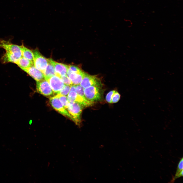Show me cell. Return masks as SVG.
<instances>
[{
  "instance_id": "8fae6325",
  "label": "cell",
  "mask_w": 183,
  "mask_h": 183,
  "mask_svg": "<svg viewBox=\"0 0 183 183\" xmlns=\"http://www.w3.org/2000/svg\"><path fill=\"white\" fill-rule=\"evenodd\" d=\"M85 73L84 71L80 73H67L66 75L71 80L73 85H76L80 84Z\"/></svg>"
},
{
  "instance_id": "5bb4252c",
  "label": "cell",
  "mask_w": 183,
  "mask_h": 183,
  "mask_svg": "<svg viewBox=\"0 0 183 183\" xmlns=\"http://www.w3.org/2000/svg\"><path fill=\"white\" fill-rule=\"evenodd\" d=\"M19 58L12 54L6 52L2 56L1 60L4 63L10 62L16 64Z\"/></svg>"
},
{
  "instance_id": "52a82bcc",
  "label": "cell",
  "mask_w": 183,
  "mask_h": 183,
  "mask_svg": "<svg viewBox=\"0 0 183 183\" xmlns=\"http://www.w3.org/2000/svg\"><path fill=\"white\" fill-rule=\"evenodd\" d=\"M36 89L38 93L47 97H50L54 95V93L50 85L45 79L37 82Z\"/></svg>"
},
{
  "instance_id": "9a60e30c",
  "label": "cell",
  "mask_w": 183,
  "mask_h": 183,
  "mask_svg": "<svg viewBox=\"0 0 183 183\" xmlns=\"http://www.w3.org/2000/svg\"><path fill=\"white\" fill-rule=\"evenodd\" d=\"M22 56L33 62V55L32 51L22 45L20 46Z\"/></svg>"
},
{
  "instance_id": "ba28073f",
  "label": "cell",
  "mask_w": 183,
  "mask_h": 183,
  "mask_svg": "<svg viewBox=\"0 0 183 183\" xmlns=\"http://www.w3.org/2000/svg\"><path fill=\"white\" fill-rule=\"evenodd\" d=\"M50 85L54 93H58L64 87V84L59 77L55 75L46 79Z\"/></svg>"
},
{
  "instance_id": "7c38bea8",
  "label": "cell",
  "mask_w": 183,
  "mask_h": 183,
  "mask_svg": "<svg viewBox=\"0 0 183 183\" xmlns=\"http://www.w3.org/2000/svg\"><path fill=\"white\" fill-rule=\"evenodd\" d=\"M48 60L47 66L43 73L45 79L53 76L56 75L54 66L51 61V58L48 59Z\"/></svg>"
},
{
  "instance_id": "9c48e42d",
  "label": "cell",
  "mask_w": 183,
  "mask_h": 183,
  "mask_svg": "<svg viewBox=\"0 0 183 183\" xmlns=\"http://www.w3.org/2000/svg\"><path fill=\"white\" fill-rule=\"evenodd\" d=\"M21 69L28 74L37 82L45 79L43 73L37 69L34 65L28 68Z\"/></svg>"
},
{
  "instance_id": "d6986e66",
  "label": "cell",
  "mask_w": 183,
  "mask_h": 183,
  "mask_svg": "<svg viewBox=\"0 0 183 183\" xmlns=\"http://www.w3.org/2000/svg\"><path fill=\"white\" fill-rule=\"evenodd\" d=\"M70 85H65L58 93L64 96L68 95L70 91Z\"/></svg>"
},
{
  "instance_id": "5b68a950",
  "label": "cell",
  "mask_w": 183,
  "mask_h": 183,
  "mask_svg": "<svg viewBox=\"0 0 183 183\" xmlns=\"http://www.w3.org/2000/svg\"><path fill=\"white\" fill-rule=\"evenodd\" d=\"M49 102L55 110L73 121L72 117L63 106L58 97L55 96L51 97L50 98Z\"/></svg>"
},
{
  "instance_id": "ac0fdd59",
  "label": "cell",
  "mask_w": 183,
  "mask_h": 183,
  "mask_svg": "<svg viewBox=\"0 0 183 183\" xmlns=\"http://www.w3.org/2000/svg\"><path fill=\"white\" fill-rule=\"evenodd\" d=\"M83 72V71L77 66L73 65H71L69 66L67 73H80Z\"/></svg>"
},
{
  "instance_id": "603a6c76",
  "label": "cell",
  "mask_w": 183,
  "mask_h": 183,
  "mask_svg": "<svg viewBox=\"0 0 183 183\" xmlns=\"http://www.w3.org/2000/svg\"><path fill=\"white\" fill-rule=\"evenodd\" d=\"M115 91V90H112L109 92L107 94L105 99L106 101L109 103H112V96Z\"/></svg>"
},
{
  "instance_id": "7402d4cb",
  "label": "cell",
  "mask_w": 183,
  "mask_h": 183,
  "mask_svg": "<svg viewBox=\"0 0 183 183\" xmlns=\"http://www.w3.org/2000/svg\"><path fill=\"white\" fill-rule=\"evenodd\" d=\"M183 158L182 157L178 164L177 170L174 176H176L183 169Z\"/></svg>"
},
{
  "instance_id": "277c9868",
  "label": "cell",
  "mask_w": 183,
  "mask_h": 183,
  "mask_svg": "<svg viewBox=\"0 0 183 183\" xmlns=\"http://www.w3.org/2000/svg\"><path fill=\"white\" fill-rule=\"evenodd\" d=\"M0 47L17 58L22 57L20 46L13 44L8 41L2 40L0 41Z\"/></svg>"
},
{
  "instance_id": "7a4b0ae2",
  "label": "cell",
  "mask_w": 183,
  "mask_h": 183,
  "mask_svg": "<svg viewBox=\"0 0 183 183\" xmlns=\"http://www.w3.org/2000/svg\"><path fill=\"white\" fill-rule=\"evenodd\" d=\"M85 107L82 104L76 102H70L66 109L72 117L75 124L80 126L81 123V114L83 109Z\"/></svg>"
},
{
  "instance_id": "cb8c5ba5",
  "label": "cell",
  "mask_w": 183,
  "mask_h": 183,
  "mask_svg": "<svg viewBox=\"0 0 183 183\" xmlns=\"http://www.w3.org/2000/svg\"><path fill=\"white\" fill-rule=\"evenodd\" d=\"M183 175V170L181 171L177 175L175 176H174L171 181H173H173H174L176 179L180 177H182Z\"/></svg>"
},
{
  "instance_id": "30bf717a",
  "label": "cell",
  "mask_w": 183,
  "mask_h": 183,
  "mask_svg": "<svg viewBox=\"0 0 183 183\" xmlns=\"http://www.w3.org/2000/svg\"><path fill=\"white\" fill-rule=\"evenodd\" d=\"M51 61L54 66L56 75L60 78L62 76L67 75L69 65L56 62L51 58Z\"/></svg>"
},
{
  "instance_id": "e0dca14e",
  "label": "cell",
  "mask_w": 183,
  "mask_h": 183,
  "mask_svg": "<svg viewBox=\"0 0 183 183\" xmlns=\"http://www.w3.org/2000/svg\"><path fill=\"white\" fill-rule=\"evenodd\" d=\"M78 94L76 91H70L68 95L67 98L68 101L69 102H75V99L77 96Z\"/></svg>"
},
{
  "instance_id": "3957f363",
  "label": "cell",
  "mask_w": 183,
  "mask_h": 183,
  "mask_svg": "<svg viewBox=\"0 0 183 183\" xmlns=\"http://www.w3.org/2000/svg\"><path fill=\"white\" fill-rule=\"evenodd\" d=\"M32 51L33 55L34 65L43 73L47 66L48 59L43 56L37 49L33 50Z\"/></svg>"
},
{
  "instance_id": "44dd1931",
  "label": "cell",
  "mask_w": 183,
  "mask_h": 183,
  "mask_svg": "<svg viewBox=\"0 0 183 183\" xmlns=\"http://www.w3.org/2000/svg\"><path fill=\"white\" fill-rule=\"evenodd\" d=\"M120 98V95L117 91H115L112 97V103H115L117 102L119 100Z\"/></svg>"
},
{
  "instance_id": "4fadbf2b",
  "label": "cell",
  "mask_w": 183,
  "mask_h": 183,
  "mask_svg": "<svg viewBox=\"0 0 183 183\" xmlns=\"http://www.w3.org/2000/svg\"><path fill=\"white\" fill-rule=\"evenodd\" d=\"M16 64L21 69L28 68L34 65L33 62L22 56L19 58Z\"/></svg>"
},
{
  "instance_id": "2e32d148",
  "label": "cell",
  "mask_w": 183,
  "mask_h": 183,
  "mask_svg": "<svg viewBox=\"0 0 183 183\" xmlns=\"http://www.w3.org/2000/svg\"><path fill=\"white\" fill-rule=\"evenodd\" d=\"M55 96L58 98L61 102L66 109L70 104L67 96L62 95L59 93L57 94Z\"/></svg>"
},
{
  "instance_id": "8992f818",
  "label": "cell",
  "mask_w": 183,
  "mask_h": 183,
  "mask_svg": "<svg viewBox=\"0 0 183 183\" xmlns=\"http://www.w3.org/2000/svg\"><path fill=\"white\" fill-rule=\"evenodd\" d=\"M80 85L84 89L92 86L102 87L101 81L97 77L85 72Z\"/></svg>"
},
{
  "instance_id": "ffe728a7",
  "label": "cell",
  "mask_w": 183,
  "mask_h": 183,
  "mask_svg": "<svg viewBox=\"0 0 183 183\" xmlns=\"http://www.w3.org/2000/svg\"><path fill=\"white\" fill-rule=\"evenodd\" d=\"M60 78L63 83L66 85L71 86L73 85L71 80L66 75L62 76L60 77Z\"/></svg>"
},
{
  "instance_id": "6da1fadb",
  "label": "cell",
  "mask_w": 183,
  "mask_h": 183,
  "mask_svg": "<svg viewBox=\"0 0 183 183\" xmlns=\"http://www.w3.org/2000/svg\"><path fill=\"white\" fill-rule=\"evenodd\" d=\"M86 98L91 102L101 101L103 99V91L102 87L92 86L84 89Z\"/></svg>"
}]
</instances>
